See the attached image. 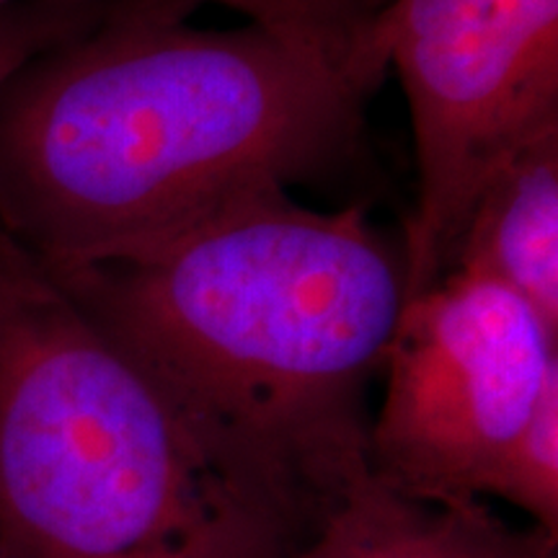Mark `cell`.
<instances>
[{
    "label": "cell",
    "mask_w": 558,
    "mask_h": 558,
    "mask_svg": "<svg viewBox=\"0 0 558 558\" xmlns=\"http://www.w3.org/2000/svg\"><path fill=\"white\" fill-rule=\"evenodd\" d=\"M298 558H558V535L509 525L486 499L435 505L365 476Z\"/></svg>",
    "instance_id": "obj_7"
},
{
    "label": "cell",
    "mask_w": 558,
    "mask_h": 558,
    "mask_svg": "<svg viewBox=\"0 0 558 558\" xmlns=\"http://www.w3.org/2000/svg\"><path fill=\"white\" fill-rule=\"evenodd\" d=\"M448 271L501 284L558 333V128L530 140L486 179Z\"/></svg>",
    "instance_id": "obj_6"
},
{
    "label": "cell",
    "mask_w": 558,
    "mask_h": 558,
    "mask_svg": "<svg viewBox=\"0 0 558 558\" xmlns=\"http://www.w3.org/2000/svg\"><path fill=\"white\" fill-rule=\"evenodd\" d=\"M235 484L313 538L369 476L367 388L407 305L365 202L241 199L117 259L50 269Z\"/></svg>",
    "instance_id": "obj_2"
},
{
    "label": "cell",
    "mask_w": 558,
    "mask_h": 558,
    "mask_svg": "<svg viewBox=\"0 0 558 558\" xmlns=\"http://www.w3.org/2000/svg\"><path fill=\"white\" fill-rule=\"evenodd\" d=\"M407 96L416 197L407 295L448 269L486 179L558 128V0H388L375 21Z\"/></svg>",
    "instance_id": "obj_4"
},
{
    "label": "cell",
    "mask_w": 558,
    "mask_h": 558,
    "mask_svg": "<svg viewBox=\"0 0 558 558\" xmlns=\"http://www.w3.org/2000/svg\"><path fill=\"white\" fill-rule=\"evenodd\" d=\"M197 0H111L0 83V230L47 269L117 259L235 202L367 158L390 70L339 62Z\"/></svg>",
    "instance_id": "obj_1"
},
{
    "label": "cell",
    "mask_w": 558,
    "mask_h": 558,
    "mask_svg": "<svg viewBox=\"0 0 558 558\" xmlns=\"http://www.w3.org/2000/svg\"><path fill=\"white\" fill-rule=\"evenodd\" d=\"M13 3H26V0H0V9ZM197 3L226 5V9L246 16L251 24L269 26V29H284V26L295 24L300 13L308 5V0H197Z\"/></svg>",
    "instance_id": "obj_10"
},
{
    "label": "cell",
    "mask_w": 558,
    "mask_h": 558,
    "mask_svg": "<svg viewBox=\"0 0 558 558\" xmlns=\"http://www.w3.org/2000/svg\"><path fill=\"white\" fill-rule=\"evenodd\" d=\"M111 0H26L0 9V83L50 47L96 24Z\"/></svg>",
    "instance_id": "obj_9"
},
{
    "label": "cell",
    "mask_w": 558,
    "mask_h": 558,
    "mask_svg": "<svg viewBox=\"0 0 558 558\" xmlns=\"http://www.w3.org/2000/svg\"><path fill=\"white\" fill-rule=\"evenodd\" d=\"M305 543L0 230V558H298Z\"/></svg>",
    "instance_id": "obj_3"
},
{
    "label": "cell",
    "mask_w": 558,
    "mask_h": 558,
    "mask_svg": "<svg viewBox=\"0 0 558 558\" xmlns=\"http://www.w3.org/2000/svg\"><path fill=\"white\" fill-rule=\"evenodd\" d=\"M369 422V476L435 505L484 499L558 373V333L492 279L448 271L403 305Z\"/></svg>",
    "instance_id": "obj_5"
},
{
    "label": "cell",
    "mask_w": 558,
    "mask_h": 558,
    "mask_svg": "<svg viewBox=\"0 0 558 558\" xmlns=\"http://www.w3.org/2000/svg\"><path fill=\"white\" fill-rule=\"evenodd\" d=\"M488 497L509 501L530 514V525L558 535V373L543 386L525 427L494 469Z\"/></svg>",
    "instance_id": "obj_8"
}]
</instances>
